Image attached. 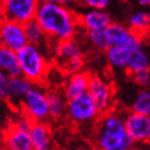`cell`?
Masks as SVG:
<instances>
[{"mask_svg": "<svg viewBox=\"0 0 150 150\" xmlns=\"http://www.w3.org/2000/svg\"><path fill=\"white\" fill-rule=\"evenodd\" d=\"M35 20L42 27L47 38L60 43L71 40L80 28L78 14L70 8L59 3H48L40 1Z\"/></svg>", "mask_w": 150, "mask_h": 150, "instance_id": "cell-1", "label": "cell"}, {"mask_svg": "<svg viewBox=\"0 0 150 150\" xmlns=\"http://www.w3.org/2000/svg\"><path fill=\"white\" fill-rule=\"evenodd\" d=\"M97 150H134L135 143L125 126L124 116L117 112L102 114L95 133Z\"/></svg>", "mask_w": 150, "mask_h": 150, "instance_id": "cell-2", "label": "cell"}, {"mask_svg": "<svg viewBox=\"0 0 150 150\" xmlns=\"http://www.w3.org/2000/svg\"><path fill=\"white\" fill-rule=\"evenodd\" d=\"M20 75L33 84H42L49 71V63L42 48L28 44L17 52Z\"/></svg>", "mask_w": 150, "mask_h": 150, "instance_id": "cell-3", "label": "cell"}, {"mask_svg": "<svg viewBox=\"0 0 150 150\" xmlns=\"http://www.w3.org/2000/svg\"><path fill=\"white\" fill-rule=\"evenodd\" d=\"M19 108L32 122H46L50 117L47 91L40 84H33L21 100Z\"/></svg>", "mask_w": 150, "mask_h": 150, "instance_id": "cell-4", "label": "cell"}, {"mask_svg": "<svg viewBox=\"0 0 150 150\" xmlns=\"http://www.w3.org/2000/svg\"><path fill=\"white\" fill-rule=\"evenodd\" d=\"M54 58L59 66L67 74H74L82 70L84 65L83 50L74 38L55 43Z\"/></svg>", "mask_w": 150, "mask_h": 150, "instance_id": "cell-5", "label": "cell"}, {"mask_svg": "<svg viewBox=\"0 0 150 150\" xmlns=\"http://www.w3.org/2000/svg\"><path fill=\"white\" fill-rule=\"evenodd\" d=\"M102 114L87 93L67 100L66 116L74 124H92Z\"/></svg>", "mask_w": 150, "mask_h": 150, "instance_id": "cell-6", "label": "cell"}, {"mask_svg": "<svg viewBox=\"0 0 150 150\" xmlns=\"http://www.w3.org/2000/svg\"><path fill=\"white\" fill-rule=\"evenodd\" d=\"M32 121L23 114L15 119L6 130L4 136L6 147L11 150H34L29 133Z\"/></svg>", "mask_w": 150, "mask_h": 150, "instance_id": "cell-7", "label": "cell"}, {"mask_svg": "<svg viewBox=\"0 0 150 150\" xmlns=\"http://www.w3.org/2000/svg\"><path fill=\"white\" fill-rule=\"evenodd\" d=\"M40 0H0L6 19L26 23L35 19Z\"/></svg>", "mask_w": 150, "mask_h": 150, "instance_id": "cell-8", "label": "cell"}, {"mask_svg": "<svg viewBox=\"0 0 150 150\" xmlns=\"http://www.w3.org/2000/svg\"><path fill=\"white\" fill-rule=\"evenodd\" d=\"M87 94L95 102L101 114L110 111L113 103L114 91L109 81L99 76H91Z\"/></svg>", "mask_w": 150, "mask_h": 150, "instance_id": "cell-9", "label": "cell"}, {"mask_svg": "<svg viewBox=\"0 0 150 150\" xmlns=\"http://www.w3.org/2000/svg\"><path fill=\"white\" fill-rule=\"evenodd\" d=\"M107 29L110 35L112 46L125 48L129 51H133L139 47H143V38L132 31L128 26L112 21Z\"/></svg>", "mask_w": 150, "mask_h": 150, "instance_id": "cell-10", "label": "cell"}, {"mask_svg": "<svg viewBox=\"0 0 150 150\" xmlns=\"http://www.w3.org/2000/svg\"><path fill=\"white\" fill-rule=\"evenodd\" d=\"M0 33L2 38V46L15 52H18L28 45L25 25L23 23L4 19L0 23Z\"/></svg>", "mask_w": 150, "mask_h": 150, "instance_id": "cell-11", "label": "cell"}, {"mask_svg": "<svg viewBox=\"0 0 150 150\" xmlns=\"http://www.w3.org/2000/svg\"><path fill=\"white\" fill-rule=\"evenodd\" d=\"M125 126L135 144H148L150 139V116L130 112L124 116Z\"/></svg>", "mask_w": 150, "mask_h": 150, "instance_id": "cell-12", "label": "cell"}, {"mask_svg": "<svg viewBox=\"0 0 150 150\" xmlns=\"http://www.w3.org/2000/svg\"><path fill=\"white\" fill-rule=\"evenodd\" d=\"M79 26L85 31L107 29L112 23V18L105 10L87 9L78 15Z\"/></svg>", "mask_w": 150, "mask_h": 150, "instance_id": "cell-13", "label": "cell"}, {"mask_svg": "<svg viewBox=\"0 0 150 150\" xmlns=\"http://www.w3.org/2000/svg\"><path fill=\"white\" fill-rule=\"evenodd\" d=\"M90 80L91 75L82 70L70 74L63 86V94L67 100L87 93Z\"/></svg>", "mask_w": 150, "mask_h": 150, "instance_id": "cell-14", "label": "cell"}, {"mask_svg": "<svg viewBox=\"0 0 150 150\" xmlns=\"http://www.w3.org/2000/svg\"><path fill=\"white\" fill-rule=\"evenodd\" d=\"M29 133L34 150L53 149L51 130L46 122H32Z\"/></svg>", "mask_w": 150, "mask_h": 150, "instance_id": "cell-15", "label": "cell"}, {"mask_svg": "<svg viewBox=\"0 0 150 150\" xmlns=\"http://www.w3.org/2000/svg\"><path fill=\"white\" fill-rule=\"evenodd\" d=\"M32 86H33V83L25 78L23 76L19 75L16 77H11L9 82V102L16 103V105L19 107L21 100L27 95V93L31 90Z\"/></svg>", "mask_w": 150, "mask_h": 150, "instance_id": "cell-16", "label": "cell"}, {"mask_svg": "<svg viewBox=\"0 0 150 150\" xmlns=\"http://www.w3.org/2000/svg\"><path fill=\"white\" fill-rule=\"evenodd\" d=\"M48 103H49V113L50 117L53 119L63 118L66 116L67 110V98L64 96L63 92L58 90L47 91Z\"/></svg>", "mask_w": 150, "mask_h": 150, "instance_id": "cell-17", "label": "cell"}, {"mask_svg": "<svg viewBox=\"0 0 150 150\" xmlns=\"http://www.w3.org/2000/svg\"><path fill=\"white\" fill-rule=\"evenodd\" d=\"M0 70L6 72L10 77H16L20 75L17 52L4 46H0Z\"/></svg>", "mask_w": 150, "mask_h": 150, "instance_id": "cell-18", "label": "cell"}, {"mask_svg": "<svg viewBox=\"0 0 150 150\" xmlns=\"http://www.w3.org/2000/svg\"><path fill=\"white\" fill-rule=\"evenodd\" d=\"M150 69V55L143 47H139L137 49L130 52V57L128 61L127 70L128 75L130 76L134 72L141 71V70Z\"/></svg>", "mask_w": 150, "mask_h": 150, "instance_id": "cell-19", "label": "cell"}, {"mask_svg": "<svg viewBox=\"0 0 150 150\" xmlns=\"http://www.w3.org/2000/svg\"><path fill=\"white\" fill-rule=\"evenodd\" d=\"M130 52L131 51L125 49V48L111 46L109 49L104 51V53H105V60L110 66L117 68V69L126 70L129 57H130Z\"/></svg>", "mask_w": 150, "mask_h": 150, "instance_id": "cell-20", "label": "cell"}, {"mask_svg": "<svg viewBox=\"0 0 150 150\" xmlns=\"http://www.w3.org/2000/svg\"><path fill=\"white\" fill-rule=\"evenodd\" d=\"M132 31L137 33L143 38V35L148 33L150 30V21L148 18L147 12L137 11L134 12L128 17V25Z\"/></svg>", "mask_w": 150, "mask_h": 150, "instance_id": "cell-21", "label": "cell"}, {"mask_svg": "<svg viewBox=\"0 0 150 150\" xmlns=\"http://www.w3.org/2000/svg\"><path fill=\"white\" fill-rule=\"evenodd\" d=\"M25 30H26V36L28 40V44H32L35 46H43L44 44L49 42L47 38L45 32L43 31L42 27L38 23L36 20H32L30 23L25 25Z\"/></svg>", "mask_w": 150, "mask_h": 150, "instance_id": "cell-22", "label": "cell"}, {"mask_svg": "<svg viewBox=\"0 0 150 150\" xmlns=\"http://www.w3.org/2000/svg\"><path fill=\"white\" fill-rule=\"evenodd\" d=\"M86 35L88 42L99 51H105L112 46L108 29L90 30L86 31Z\"/></svg>", "mask_w": 150, "mask_h": 150, "instance_id": "cell-23", "label": "cell"}, {"mask_svg": "<svg viewBox=\"0 0 150 150\" xmlns=\"http://www.w3.org/2000/svg\"><path fill=\"white\" fill-rule=\"evenodd\" d=\"M131 111L150 116V88H142L131 105Z\"/></svg>", "mask_w": 150, "mask_h": 150, "instance_id": "cell-24", "label": "cell"}, {"mask_svg": "<svg viewBox=\"0 0 150 150\" xmlns=\"http://www.w3.org/2000/svg\"><path fill=\"white\" fill-rule=\"evenodd\" d=\"M130 77L135 82V84H137L139 86L143 87V88H147L150 85V69L134 72L130 75Z\"/></svg>", "mask_w": 150, "mask_h": 150, "instance_id": "cell-25", "label": "cell"}, {"mask_svg": "<svg viewBox=\"0 0 150 150\" xmlns=\"http://www.w3.org/2000/svg\"><path fill=\"white\" fill-rule=\"evenodd\" d=\"M9 75L6 72L0 70V99H2L6 102H9L10 94H9V82H10Z\"/></svg>", "mask_w": 150, "mask_h": 150, "instance_id": "cell-26", "label": "cell"}, {"mask_svg": "<svg viewBox=\"0 0 150 150\" xmlns=\"http://www.w3.org/2000/svg\"><path fill=\"white\" fill-rule=\"evenodd\" d=\"M111 0H81V4L86 6L87 9L105 10Z\"/></svg>", "mask_w": 150, "mask_h": 150, "instance_id": "cell-27", "label": "cell"}, {"mask_svg": "<svg viewBox=\"0 0 150 150\" xmlns=\"http://www.w3.org/2000/svg\"><path fill=\"white\" fill-rule=\"evenodd\" d=\"M40 1L48 3H59V4L68 6V8H70L71 6H75V4L81 3V0H40Z\"/></svg>", "mask_w": 150, "mask_h": 150, "instance_id": "cell-28", "label": "cell"}, {"mask_svg": "<svg viewBox=\"0 0 150 150\" xmlns=\"http://www.w3.org/2000/svg\"><path fill=\"white\" fill-rule=\"evenodd\" d=\"M4 102L2 99H0V125L2 124L3 118H4V114H6V109H4Z\"/></svg>", "mask_w": 150, "mask_h": 150, "instance_id": "cell-29", "label": "cell"}, {"mask_svg": "<svg viewBox=\"0 0 150 150\" xmlns=\"http://www.w3.org/2000/svg\"><path fill=\"white\" fill-rule=\"evenodd\" d=\"M137 2L142 6H150V0H137Z\"/></svg>", "mask_w": 150, "mask_h": 150, "instance_id": "cell-30", "label": "cell"}, {"mask_svg": "<svg viewBox=\"0 0 150 150\" xmlns=\"http://www.w3.org/2000/svg\"><path fill=\"white\" fill-rule=\"evenodd\" d=\"M6 19V15H4V11H3L2 6L0 4V23H2L3 20Z\"/></svg>", "mask_w": 150, "mask_h": 150, "instance_id": "cell-31", "label": "cell"}, {"mask_svg": "<svg viewBox=\"0 0 150 150\" xmlns=\"http://www.w3.org/2000/svg\"><path fill=\"white\" fill-rule=\"evenodd\" d=\"M143 150H150V145H147V146H146Z\"/></svg>", "mask_w": 150, "mask_h": 150, "instance_id": "cell-32", "label": "cell"}, {"mask_svg": "<svg viewBox=\"0 0 150 150\" xmlns=\"http://www.w3.org/2000/svg\"><path fill=\"white\" fill-rule=\"evenodd\" d=\"M0 46H2V38H1V33H0Z\"/></svg>", "mask_w": 150, "mask_h": 150, "instance_id": "cell-33", "label": "cell"}, {"mask_svg": "<svg viewBox=\"0 0 150 150\" xmlns=\"http://www.w3.org/2000/svg\"><path fill=\"white\" fill-rule=\"evenodd\" d=\"M147 15H148V18H149V21H150V10L147 12Z\"/></svg>", "mask_w": 150, "mask_h": 150, "instance_id": "cell-34", "label": "cell"}, {"mask_svg": "<svg viewBox=\"0 0 150 150\" xmlns=\"http://www.w3.org/2000/svg\"><path fill=\"white\" fill-rule=\"evenodd\" d=\"M1 150H11V149H9V148L4 147V148H3V149H1Z\"/></svg>", "mask_w": 150, "mask_h": 150, "instance_id": "cell-35", "label": "cell"}, {"mask_svg": "<svg viewBox=\"0 0 150 150\" xmlns=\"http://www.w3.org/2000/svg\"><path fill=\"white\" fill-rule=\"evenodd\" d=\"M146 145H150V139H149V142H148V144H146Z\"/></svg>", "mask_w": 150, "mask_h": 150, "instance_id": "cell-36", "label": "cell"}]
</instances>
